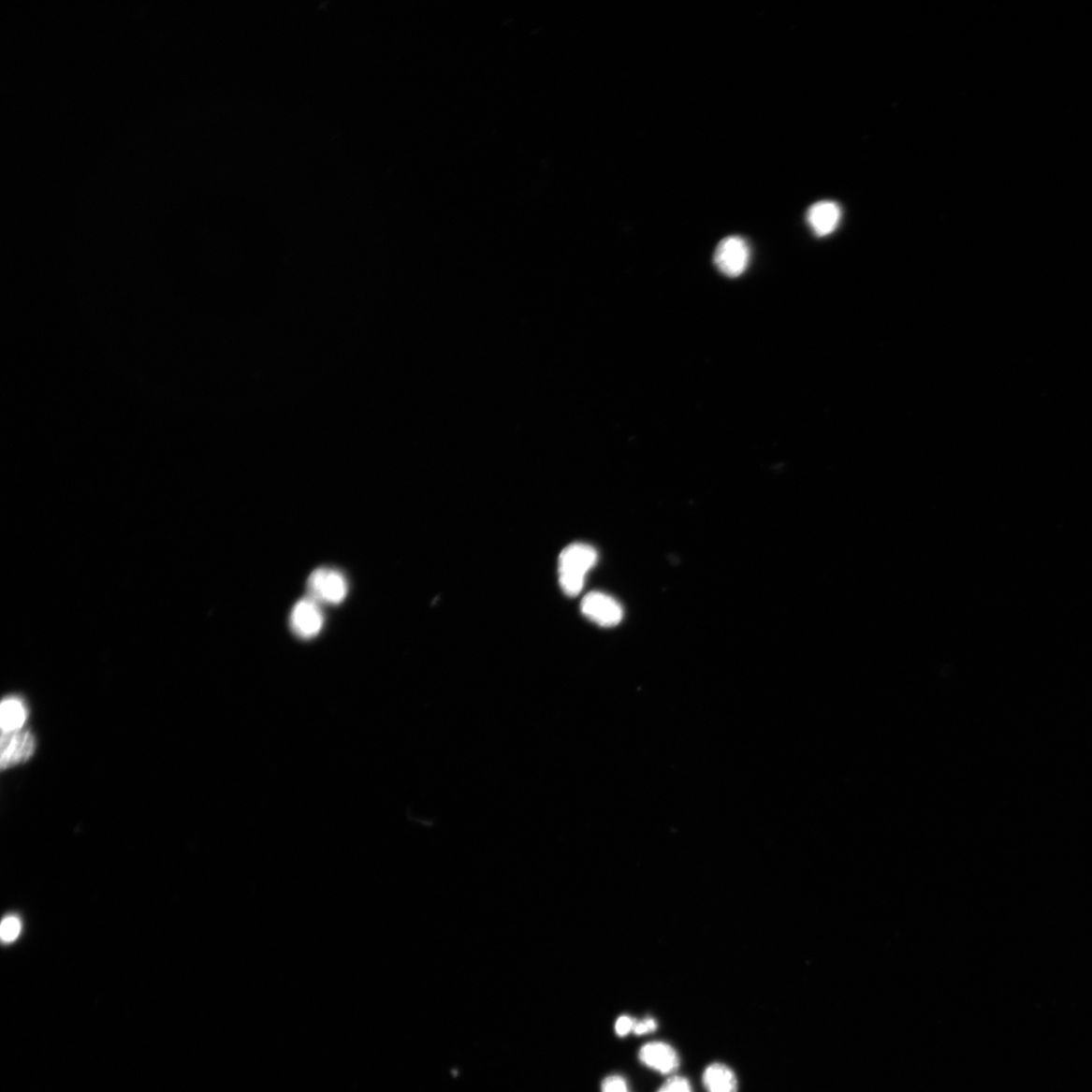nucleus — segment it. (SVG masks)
Returning a JSON list of instances; mask_svg holds the SVG:
<instances>
[{"label":"nucleus","instance_id":"nucleus-1","mask_svg":"<svg viewBox=\"0 0 1092 1092\" xmlns=\"http://www.w3.org/2000/svg\"><path fill=\"white\" fill-rule=\"evenodd\" d=\"M597 550L586 544H573L564 548L559 559L560 585L564 594L575 597L582 592L587 574L595 567Z\"/></svg>","mask_w":1092,"mask_h":1092},{"label":"nucleus","instance_id":"nucleus-2","mask_svg":"<svg viewBox=\"0 0 1092 1092\" xmlns=\"http://www.w3.org/2000/svg\"><path fill=\"white\" fill-rule=\"evenodd\" d=\"M308 591L312 599L319 604L338 605L348 593L345 575L331 568H319L309 576Z\"/></svg>","mask_w":1092,"mask_h":1092},{"label":"nucleus","instance_id":"nucleus-3","mask_svg":"<svg viewBox=\"0 0 1092 1092\" xmlns=\"http://www.w3.org/2000/svg\"><path fill=\"white\" fill-rule=\"evenodd\" d=\"M750 262V248L742 237L725 238L715 250V266L726 276L736 278L743 274Z\"/></svg>","mask_w":1092,"mask_h":1092},{"label":"nucleus","instance_id":"nucleus-4","mask_svg":"<svg viewBox=\"0 0 1092 1092\" xmlns=\"http://www.w3.org/2000/svg\"><path fill=\"white\" fill-rule=\"evenodd\" d=\"M581 610L585 617L602 627H614L623 619V609L613 597L591 592L582 600Z\"/></svg>","mask_w":1092,"mask_h":1092},{"label":"nucleus","instance_id":"nucleus-5","mask_svg":"<svg viewBox=\"0 0 1092 1092\" xmlns=\"http://www.w3.org/2000/svg\"><path fill=\"white\" fill-rule=\"evenodd\" d=\"M324 615L320 604L311 597L299 600L291 614L293 633L299 638L316 637L322 631Z\"/></svg>","mask_w":1092,"mask_h":1092},{"label":"nucleus","instance_id":"nucleus-6","mask_svg":"<svg viewBox=\"0 0 1092 1092\" xmlns=\"http://www.w3.org/2000/svg\"><path fill=\"white\" fill-rule=\"evenodd\" d=\"M36 749L34 735L28 731L4 733L0 740V765L7 769L12 765L27 762Z\"/></svg>","mask_w":1092,"mask_h":1092},{"label":"nucleus","instance_id":"nucleus-7","mask_svg":"<svg viewBox=\"0 0 1092 1092\" xmlns=\"http://www.w3.org/2000/svg\"><path fill=\"white\" fill-rule=\"evenodd\" d=\"M639 1061L650 1070L669 1075L679 1069L680 1057L677 1051L663 1041H651L640 1048Z\"/></svg>","mask_w":1092,"mask_h":1092},{"label":"nucleus","instance_id":"nucleus-8","mask_svg":"<svg viewBox=\"0 0 1092 1092\" xmlns=\"http://www.w3.org/2000/svg\"><path fill=\"white\" fill-rule=\"evenodd\" d=\"M840 218L842 210L828 200L812 205L808 212L809 227L820 237L831 235L838 227Z\"/></svg>","mask_w":1092,"mask_h":1092},{"label":"nucleus","instance_id":"nucleus-9","mask_svg":"<svg viewBox=\"0 0 1092 1092\" xmlns=\"http://www.w3.org/2000/svg\"><path fill=\"white\" fill-rule=\"evenodd\" d=\"M703 1085L707 1092H737V1078L730 1067L713 1063L703 1074Z\"/></svg>","mask_w":1092,"mask_h":1092},{"label":"nucleus","instance_id":"nucleus-10","mask_svg":"<svg viewBox=\"0 0 1092 1092\" xmlns=\"http://www.w3.org/2000/svg\"><path fill=\"white\" fill-rule=\"evenodd\" d=\"M27 720V710L23 703L15 697L3 701L0 706V722L4 733L22 730Z\"/></svg>","mask_w":1092,"mask_h":1092},{"label":"nucleus","instance_id":"nucleus-11","mask_svg":"<svg viewBox=\"0 0 1092 1092\" xmlns=\"http://www.w3.org/2000/svg\"><path fill=\"white\" fill-rule=\"evenodd\" d=\"M22 922L16 915H7L0 926V937L4 943L10 944L21 935Z\"/></svg>","mask_w":1092,"mask_h":1092},{"label":"nucleus","instance_id":"nucleus-12","mask_svg":"<svg viewBox=\"0 0 1092 1092\" xmlns=\"http://www.w3.org/2000/svg\"><path fill=\"white\" fill-rule=\"evenodd\" d=\"M658 1092H693L692 1085L685 1077L672 1076Z\"/></svg>","mask_w":1092,"mask_h":1092},{"label":"nucleus","instance_id":"nucleus-13","mask_svg":"<svg viewBox=\"0 0 1092 1092\" xmlns=\"http://www.w3.org/2000/svg\"><path fill=\"white\" fill-rule=\"evenodd\" d=\"M602 1092H630V1090L622 1076L611 1075L602 1083Z\"/></svg>","mask_w":1092,"mask_h":1092},{"label":"nucleus","instance_id":"nucleus-14","mask_svg":"<svg viewBox=\"0 0 1092 1092\" xmlns=\"http://www.w3.org/2000/svg\"><path fill=\"white\" fill-rule=\"evenodd\" d=\"M636 1021L629 1015H622L615 1024V1031L620 1037H624L633 1032Z\"/></svg>","mask_w":1092,"mask_h":1092},{"label":"nucleus","instance_id":"nucleus-15","mask_svg":"<svg viewBox=\"0 0 1092 1092\" xmlns=\"http://www.w3.org/2000/svg\"><path fill=\"white\" fill-rule=\"evenodd\" d=\"M658 1024L655 1019L646 1018L642 1021H636L633 1033L638 1036L650 1034L657 1030Z\"/></svg>","mask_w":1092,"mask_h":1092}]
</instances>
